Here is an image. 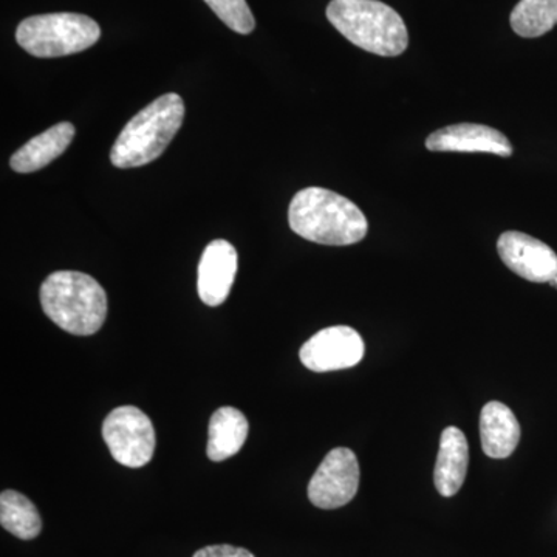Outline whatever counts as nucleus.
<instances>
[{
	"instance_id": "9",
	"label": "nucleus",
	"mask_w": 557,
	"mask_h": 557,
	"mask_svg": "<svg viewBox=\"0 0 557 557\" xmlns=\"http://www.w3.org/2000/svg\"><path fill=\"white\" fill-rule=\"evenodd\" d=\"M497 251L509 270L536 284L557 277V255L544 242L519 231H507L497 242Z\"/></svg>"
},
{
	"instance_id": "13",
	"label": "nucleus",
	"mask_w": 557,
	"mask_h": 557,
	"mask_svg": "<svg viewBox=\"0 0 557 557\" xmlns=\"http://www.w3.org/2000/svg\"><path fill=\"white\" fill-rule=\"evenodd\" d=\"M480 438L483 453L491 458H507L520 442V424L504 403L491 401L480 416Z\"/></svg>"
},
{
	"instance_id": "20",
	"label": "nucleus",
	"mask_w": 557,
	"mask_h": 557,
	"mask_svg": "<svg viewBox=\"0 0 557 557\" xmlns=\"http://www.w3.org/2000/svg\"><path fill=\"white\" fill-rule=\"evenodd\" d=\"M549 284H552V287H556L557 288V277L553 278V281L549 282Z\"/></svg>"
},
{
	"instance_id": "15",
	"label": "nucleus",
	"mask_w": 557,
	"mask_h": 557,
	"mask_svg": "<svg viewBox=\"0 0 557 557\" xmlns=\"http://www.w3.org/2000/svg\"><path fill=\"white\" fill-rule=\"evenodd\" d=\"M249 424L239 409L220 408L212 413L208 428V458L223 461L236 456L247 442Z\"/></svg>"
},
{
	"instance_id": "19",
	"label": "nucleus",
	"mask_w": 557,
	"mask_h": 557,
	"mask_svg": "<svg viewBox=\"0 0 557 557\" xmlns=\"http://www.w3.org/2000/svg\"><path fill=\"white\" fill-rule=\"evenodd\" d=\"M193 557H255L248 549L233 545H209L199 549Z\"/></svg>"
},
{
	"instance_id": "14",
	"label": "nucleus",
	"mask_w": 557,
	"mask_h": 557,
	"mask_svg": "<svg viewBox=\"0 0 557 557\" xmlns=\"http://www.w3.org/2000/svg\"><path fill=\"white\" fill-rule=\"evenodd\" d=\"M73 137H75V126L67 121L50 127L13 153L10 160L11 170L20 174H32L42 170L67 150Z\"/></svg>"
},
{
	"instance_id": "5",
	"label": "nucleus",
	"mask_w": 557,
	"mask_h": 557,
	"mask_svg": "<svg viewBox=\"0 0 557 557\" xmlns=\"http://www.w3.org/2000/svg\"><path fill=\"white\" fill-rule=\"evenodd\" d=\"M101 36L100 25L78 13L27 17L16 32L17 44L36 58H61L90 49Z\"/></svg>"
},
{
	"instance_id": "1",
	"label": "nucleus",
	"mask_w": 557,
	"mask_h": 557,
	"mask_svg": "<svg viewBox=\"0 0 557 557\" xmlns=\"http://www.w3.org/2000/svg\"><path fill=\"white\" fill-rule=\"evenodd\" d=\"M289 228L302 239L330 247H347L368 236L369 223L361 209L324 188H306L293 197Z\"/></svg>"
},
{
	"instance_id": "2",
	"label": "nucleus",
	"mask_w": 557,
	"mask_h": 557,
	"mask_svg": "<svg viewBox=\"0 0 557 557\" xmlns=\"http://www.w3.org/2000/svg\"><path fill=\"white\" fill-rule=\"evenodd\" d=\"M40 306L62 330L95 335L108 317V295L97 278L79 271H54L40 285Z\"/></svg>"
},
{
	"instance_id": "3",
	"label": "nucleus",
	"mask_w": 557,
	"mask_h": 557,
	"mask_svg": "<svg viewBox=\"0 0 557 557\" xmlns=\"http://www.w3.org/2000/svg\"><path fill=\"white\" fill-rule=\"evenodd\" d=\"M185 102L177 94H166L150 102L121 131L110 150V161L120 170L152 163L182 127Z\"/></svg>"
},
{
	"instance_id": "7",
	"label": "nucleus",
	"mask_w": 557,
	"mask_h": 557,
	"mask_svg": "<svg viewBox=\"0 0 557 557\" xmlns=\"http://www.w3.org/2000/svg\"><path fill=\"white\" fill-rule=\"evenodd\" d=\"M359 465L354 450L336 448L330 450L309 483V498L314 507L336 509L344 507L357 496Z\"/></svg>"
},
{
	"instance_id": "8",
	"label": "nucleus",
	"mask_w": 557,
	"mask_h": 557,
	"mask_svg": "<svg viewBox=\"0 0 557 557\" xmlns=\"http://www.w3.org/2000/svg\"><path fill=\"white\" fill-rule=\"evenodd\" d=\"M364 341L357 330L335 325L321 330L300 347V362L311 372L350 369L364 357Z\"/></svg>"
},
{
	"instance_id": "17",
	"label": "nucleus",
	"mask_w": 557,
	"mask_h": 557,
	"mask_svg": "<svg viewBox=\"0 0 557 557\" xmlns=\"http://www.w3.org/2000/svg\"><path fill=\"white\" fill-rule=\"evenodd\" d=\"M509 22L522 38L544 36L557 25V0H520Z\"/></svg>"
},
{
	"instance_id": "12",
	"label": "nucleus",
	"mask_w": 557,
	"mask_h": 557,
	"mask_svg": "<svg viewBox=\"0 0 557 557\" xmlns=\"http://www.w3.org/2000/svg\"><path fill=\"white\" fill-rule=\"evenodd\" d=\"M468 463L469 446L463 432L458 428H446L440 438L434 471L435 487L442 496H456L467 479Z\"/></svg>"
},
{
	"instance_id": "16",
	"label": "nucleus",
	"mask_w": 557,
	"mask_h": 557,
	"mask_svg": "<svg viewBox=\"0 0 557 557\" xmlns=\"http://www.w3.org/2000/svg\"><path fill=\"white\" fill-rule=\"evenodd\" d=\"M0 523L9 533L22 541L38 537L42 530L38 508L30 498L13 490L0 494Z\"/></svg>"
},
{
	"instance_id": "11",
	"label": "nucleus",
	"mask_w": 557,
	"mask_h": 557,
	"mask_svg": "<svg viewBox=\"0 0 557 557\" xmlns=\"http://www.w3.org/2000/svg\"><path fill=\"white\" fill-rule=\"evenodd\" d=\"M432 152H485L511 157L512 146L500 131L483 124L461 123L432 132L426 139Z\"/></svg>"
},
{
	"instance_id": "10",
	"label": "nucleus",
	"mask_w": 557,
	"mask_h": 557,
	"mask_svg": "<svg viewBox=\"0 0 557 557\" xmlns=\"http://www.w3.org/2000/svg\"><path fill=\"white\" fill-rule=\"evenodd\" d=\"M237 265L239 258L230 242L214 240L205 248L197 277L201 302L209 307H219L225 302L236 278Z\"/></svg>"
},
{
	"instance_id": "18",
	"label": "nucleus",
	"mask_w": 557,
	"mask_h": 557,
	"mask_svg": "<svg viewBox=\"0 0 557 557\" xmlns=\"http://www.w3.org/2000/svg\"><path fill=\"white\" fill-rule=\"evenodd\" d=\"M219 20L239 35H249L256 28L255 16L247 0H205Z\"/></svg>"
},
{
	"instance_id": "6",
	"label": "nucleus",
	"mask_w": 557,
	"mask_h": 557,
	"mask_svg": "<svg viewBox=\"0 0 557 557\" xmlns=\"http://www.w3.org/2000/svg\"><path fill=\"white\" fill-rule=\"evenodd\" d=\"M102 438L113 460L127 468H141L156 453V429L150 418L135 406H121L106 417Z\"/></svg>"
},
{
	"instance_id": "4",
	"label": "nucleus",
	"mask_w": 557,
	"mask_h": 557,
	"mask_svg": "<svg viewBox=\"0 0 557 557\" xmlns=\"http://www.w3.org/2000/svg\"><path fill=\"white\" fill-rule=\"evenodd\" d=\"M330 24L359 49L380 57H398L409 46L401 16L380 0H332Z\"/></svg>"
}]
</instances>
